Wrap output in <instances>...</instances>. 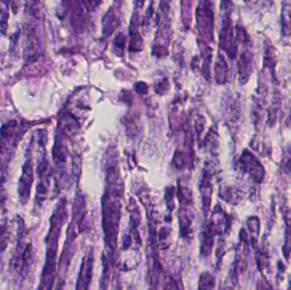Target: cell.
<instances>
[{
  "label": "cell",
  "instance_id": "1",
  "mask_svg": "<svg viewBox=\"0 0 291 290\" xmlns=\"http://www.w3.org/2000/svg\"><path fill=\"white\" fill-rule=\"evenodd\" d=\"M32 180H33V170H32L30 164H28V167L25 168V173L23 174V179L21 182L22 196H24V194H26L29 196V190L31 188Z\"/></svg>",
  "mask_w": 291,
  "mask_h": 290
}]
</instances>
